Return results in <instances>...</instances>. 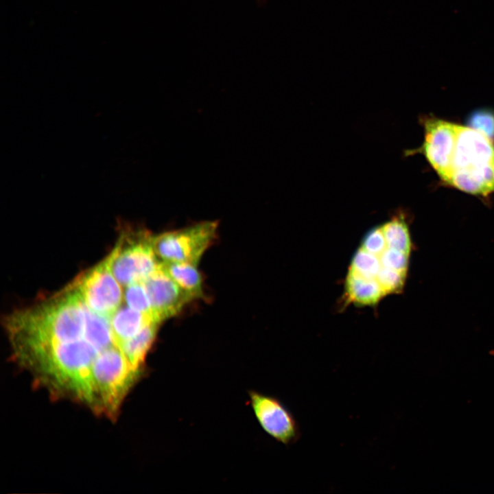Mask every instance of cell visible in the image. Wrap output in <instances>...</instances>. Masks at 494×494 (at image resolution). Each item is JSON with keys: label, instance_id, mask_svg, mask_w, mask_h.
Listing matches in <instances>:
<instances>
[{"label": "cell", "instance_id": "1", "mask_svg": "<svg viewBox=\"0 0 494 494\" xmlns=\"http://www.w3.org/2000/svg\"><path fill=\"white\" fill-rule=\"evenodd\" d=\"M412 243L402 213L370 229L353 254L346 272L345 302L372 307L400 293L407 279Z\"/></svg>", "mask_w": 494, "mask_h": 494}, {"label": "cell", "instance_id": "2", "mask_svg": "<svg viewBox=\"0 0 494 494\" xmlns=\"http://www.w3.org/2000/svg\"><path fill=\"white\" fill-rule=\"evenodd\" d=\"M16 356L53 391L96 412L92 365L100 353L86 339L14 347Z\"/></svg>", "mask_w": 494, "mask_h": 494}, {"label": "cell", "instance_id": "3", "mask_svg": "<svg viewBox=\"0 0 494 494\" xmlns=\"http://www.w3.org/2000/svg\"><path fill=\"white\" fill-rule=\"evenodd\" d=\"M85 323V304L71 284L50 299L11 315L6 328L14 346L86 339Z\"/></svg>", "mask_w": 494, "mask_h": 494}, {"label": "cell", "instance_id": "4", "mask_svg": "<svg viewBox=\"0 0 494 494\" xmlns=\"http://www.w3.org/2000/svg\"><path fill=\"white\" fill-rule=\"evenodd\" d=\"M447 184L473 195L494 193L493 139L469 126L459 125Z\"/></svg>", "mask_w": 494, "mask_h": 494}, {"label": "cell", "instance_id": "5", "mask_svg": "<svg viewBox=\"0 0 494 494\" xmlns=\"http://www.w3.org/2000/svg\"><path fill=\"white\" fill-rule=\"evenodd\" d=\"M139 375L118 345L101 351L92 365L96 412L113 416Z\"/></svg>", "mask_w": 494, "mask_h": 494}, {"label": "cell", "instance_id": "6", "mask_svg": "<svg viewBox=\"0 0 494 494\" xmlns=\"http://www.w3.org/2000/svg\"><path fill=\"white\" fill-rule=\"evenodd\" d=\"M153 237L145 230H126L107 257L112 273L124 287L143 281L160 266Z\"/></svg>", "mask_w": 494, "mask_h": 494}, {"label": "cell", "instance_id": "7", "mask_svg": "<svg viewBox=\"0 0 494 494\" xmlns=\"http://www.w3.org/2000/svg\"><path fill=\"white\" fill-rule=\"evenodd\" d=\"M217 222H203L153 237V248L160 262H186L198 265L213 243Z\"/></svg>", "mask_w": 494, "mask_h": 494}, {"label": "cell", "instance_id": "8", "mask_svg": "<svg viewBox=\"0 0 494 494\" xmlns=\"http://www.w3.org/2000/svg\"><path fill=\"white\" fill-rule=\"evenodd\" d=\"M72 285L90 309L109 318L124 300L121 284L112 273L107 257Z\"/></svg>", "mask_w": 494, "mask_h": 494}, {"label": "cell", "instance_id": "9", "mask_svg": "<svg viewBox=\"0 0 494 494\" xmlns=\"http://www.w3.org/2000/svg\"><path fill=\"white\" fill-rule=\"evenodd\" d=\"M250 406L259 424L272 438L283 445L296 443L301 436L298 424L288 408L277 398L250 390Z\"/></svg>", "mask_w": 494, "mask_h": 494}, {"label": "cell", "instance_id": "10", "mask_svg": "<svg viewBox=\"0 0 494 494\" xmlns=\"http://www.w3.org/2000/svg\"><path fill=\"white\" fill-rule=\"evenodd\" d=\"M424 141L419 150L439 177L447 183L459 125L435 118L423 121Z\"/></svg>", "mask_w": 494, "mask_h": 494}, {"label": "cell", "instance_id": "11", "mask_svg": "<svg viewBox=\"0 0 494 494\" xmlns=\"http://www.w3.org/2000/svg\"><path fill=\"white\" fill-rule=\"evenodd\" d=\"M154 320L160 324L178 314L193 299L161 267L144 281Z\"/></svg>", "mask_w": 494, "mask_h": 494}, {"label": "cell", "instance_id": "12", "mask_svg": "<svg viewBox=\"0 0 494 494\" xmlns=\"http://www.w3.org/2000/svg\"><path fill=\"white\" fill-rule=\"evenodd\" d=\"M110 322L115 341L119 346L123 342L135 336L148 324L156 321L149 315L126 305H121L110 317Z\"/></svg>", "mask_w": 494, "mask_h": 494}, {"label": "cell", "instance_id": "13", "mask_svg": "<svg viewBox=\"0 0 494 494\" xmlns=\"http://www.w3.org/2000/svg\"><path fill=\"white\" fill-rule=\"evenodd\" d=\"M160 323L152 322L119 347L134 370L141 375L146 356L156 338Z\"/></svg>", "mask_w": 494, "mask_h": 494}, {"label": "cell", "instance_id": "14", "mask_svg": "<svg viewBox=\"0 0 494 494\" xmlns=\"http://www.w3.org/2000/svg\"><path fill=\"white\" fill-rule=\"evenodd\" d=\"M161 267L193 300L203 297L202 281L197 265L186 262H161Z\"/></svg>", "mask_w": 494, "mask_h": 494}, {"label": "cell", "instance_id": "15", "mask_svg": "<svg viewBox=\"0 0 494 494\" xmlns=\"http://www.w3.org/2000/svg\"><path fill=\"white\" fill-rule=\"evenodd\" d=\"M85 322V338L99 352L118 345L112 331L110 318L92 311L86 305Z\"/></svg>", "mask_w": 494, "mask_h": 494}, {"label": "cell", "instance_id": "16", "mask_svg": "<svg viewBox=\"0 0 494 494\" xmlns=\"http://www.w3.org/2000/svg\"><path fill=\"white\" fill-rule=\"evenodd\" d=\"M124 301L129 307L149 315L154 320L150 298L143 281L126 285L124 291Z\"/></svg>", "mask_w": 494, "mask_h": 494}, {"label": "cell", "instance_id": "17", "mask_svg": "<svg viewBox=\"0 0 494 494\" xmlns=\"http://www.w3.org/2000/svg\"><path fill=\"white\" fill-rule=\"evenodd\" d=\"M470 127L475 128L492 139L494 138V115L489 111H477L469 121Z\"/></svg>", "mask_w": 494, "mask_h": 494}]
</instances>
